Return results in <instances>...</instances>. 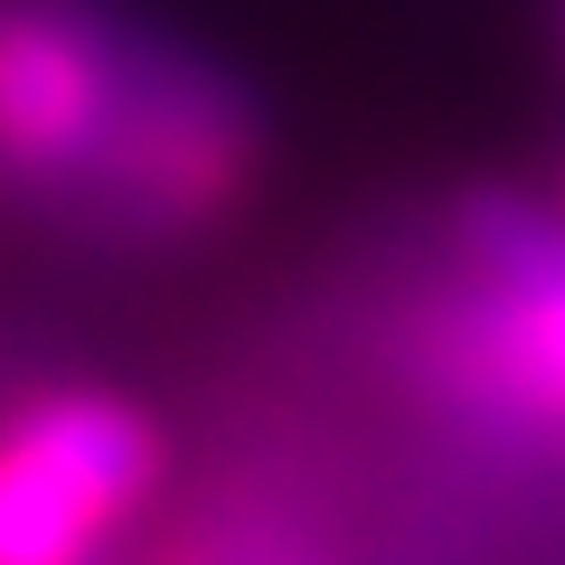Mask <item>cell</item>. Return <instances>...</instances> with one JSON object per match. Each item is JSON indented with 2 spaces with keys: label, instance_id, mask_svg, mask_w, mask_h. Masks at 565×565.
Instances as JSON below:
<instances>
[{
  "label": "cell",
  "instance_id": "obj_1",
  "mask_svg": "<svg viewBox=\"0 0 565 565\" xmlns=\"http://www.w3.org/2000/svg\"><path fill=\"white\" fill-rule=\"evenodd\" d=\"M424 377L471 415L565 434V217L537 199L462 207V292L424 321Z\"/></svg>",
  "mask_w": 565,
  "mask_h": 565
},
{
  "label": "cell",
  "instance_id": "obj_2",
  "mask_svg": "<svg viewBox=\"0 0 565 565\" xmlns=\"http://www.w3.org/2000/svg\"><path fill=\"white\" fill-rule=\"evenodd\" d=\"M170 471L161 424L114 386H57L0 424V565H95Z\"/></svg>",
  "mask_w": 565,
  "mask_h": 565
},
{
  "label": "cell",
  "instance_id": "obj_3",
  "mask_svg": "<svg viewBox=\"0 0 565 565\" xmlns=\"http://www.w3.org/2000/svg\"><path fill=\"white\" fill-rule=\"evenodd\" d=\"M132 66L141 47L76 0H0V170L29 189H95Z\"/></svg>",
  "mask_w": 565,
  "mask_h": 565
},
{
  "label": "cell",
  "instance_id": "obj_4",
  "mask_svg": "<svg viewBox=\"0 0 565 565\" xmlns=\"http://www.w3.org/2000/svg\"><path fill=\"white\" fill-rule=\"evenodd\" d=\"M245 180H255V114H245V95L217 85L207 66L170 57V47H141L132 104L114 122V151H104L95 189L141 226H199L217 207H236Z\"/></svg>",
  "mask_w": 565,
  "mask_h": 565
}]
</instances>
